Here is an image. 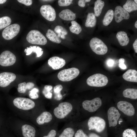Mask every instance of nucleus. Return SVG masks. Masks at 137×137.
<instances>
[{
    "instance_id": "obj_1",
    "label": "nucleus",
    "mask_w": 137,
    "mask_h": 137,
    "mask_svg": "<svg viewBox=\"0 0 137 137\" xmlns=\"http://www.w3.org/2000/svg\"><path fill=\"white\" fill-rule=\"evenodd\" d=\"M73 108V106L71 103L67 102H62L54 109V114L56 118L63 119L71 112Z\"/></svg>"
},
{
    "instance_id": "obj_2",
    "label": "nucleus",
    "mask_w": 137,
    "mask_h": 137,
    "mask_svg": "<svg viewBox=\"0 0 137 137\" xmlns=\"http://www.w3.org/2000/svg\"><path fill=\"white\" fill-rule=\"evenodd\" d=\"M27 41L32 44L44 45L47 43V40L40 31L37 30H32L28 33L26 37Z\"/></svg>"
},
{
    "instance_id": "obj_3",
    "label": "nucleus",
    "mask_w": 137,
    "mask_h": 137,
    "mask_svg": "<svg viewBox=\"0 0 137 137\" xmlns=\"http://www.w3.org/2000/svg\"><path fill=\"white\" fill-rule=\"evenodd\" d=\"M108 82L107 76L100 73L94 74L87 79V83L89 85L94 87H100L106 85Z\"/></svg>"
},
{
    "instance_id": "obj_4",
    "label": "nucleus",
    "mask_w": 137,
    "mask_h": 137,
    "mask_svg": "<svg viewBox=\"0 0 137 137\" xmlns=\"http://www.w3.org/2000/svg\"><path fill=\"white\" fill-rule=\"evenodd\" d=\"M79 73L80 71L78 69L72 67L60 71L58 74L57 77L61 81H68L76 78Z\"/></svg>"
},
{
    "instance_id": "obj_5",
    "label": "nucleus",
    "mask_w": 137,
    "mask_h": 137,
    "mask_svg": "<svg viewBox=\"0 0 137 137\" xmlns=\"http://www.w3.org/2000/svg\"><path fill=\"white\" fill-rule=\"evenodd\" d=\"M89 44L92 51L97 54L104 55L108 51V47L101 40L97 38H92Z\"/></svg>"
},
{
    "instance_id": "obj_6",
    "label": "nucleus",
    "mask_w": 137,
    "mask_h": 137,
    "mask_svg": "<svg viewBox=\"0 0 137 137\" xmlns=\"http://www.w3.org/2000/svg\"><path fill=\"white\" fill-rule=\"evenodd\" d=\"M88 124L89 130H94L97 132H100L105 129L106 124L105 121L102 118L95 116L89 118Z\"/></svg>"
},
{
    "instance_id": "obj_7",
    "label": "nucleus",
    "mask_w": 137,
    "mask_h": 137,
    "mask_svg": "<svg viewBox=\"0 0 137 137\" xmlns=\"http://www.w3.org/2000/svg\"><path fill=\"white\" fill-rule=\"evenodd\" d=\"M13 103L18 108L24 110L32 109L35 106V103L33 100L24 97H18L15 98Z\"/></svg>"
},
{
    "instance_id": "obj_8",
    "label": "nucleus",
    "mask_w": 137,
    "mask_h": 137,
    "mask_svg": "<svg viewBox=\"0 0 137 137\" xmlns=\"http://www.w3.org/2000/svg\"><path fill=\"white\" fill-rule=\"evenodd\" d=\"M20 25L17 24H14L6 27L2 32L3 38L6 40H10L16 36L19 32Z\"/></svg>"
},
{
    "instance_id": "obj_9",
    "label": "nucleus",
    "mask_w": 137,
    "mask_h": 137,
    "mask_svg": "<svg viewBox=\"0 0 137 137\" xmlns=\"http://www.w3.org/2000/svg\"><path fill=\"white\" fill-rule=\"evenodd\" d=\"M16 60L15 56L8 50L3 52L0 55V65L2 66L12 65L15 63Z\"/></svg>"
},
{
    "instance_id": "obj_10",
    "label": "nucleus",
    "mask_w": 137,
    "mask_h": 137,
    "mask_svg": "<svg viewBox=\"0 0 137 137\" xmlns=\"http://www.w3.org/2000/svg\"><path fill=\"white\" fill-rule=\"evenodd\" d=\"M101 105V100L98 97L95 98L91 100H85L82 103V106L84 109L90 112L96 111Z\"/></svg>"
},
{
    "instance_id": "obj_11",
    "label": "nucleus",
    "mask_w": 137,
    "mask_h": 137,
    "mask_svg": "<svg viewBox=\"0 0 137 137\" xmlns=\"http://www.w3.org/2000/svg\"><path fill=\"white\" fill-rule=\"evenodd\" d=\"M40 12L43 16L48 21H53L56 19L55 11L50 5H45L42 6L40 8Z\"/></svg>"
},
{
    "instance_id": "obj_12",
    "label": "nucleus",
    "mask_w": 137,
    "mask_h": 137,
    "mask_svg": "<svg viewBox=\"0 0 137 137\" xmlns=\"http://www.w3.org/2000/svg\"><path fill=\"white\" fill-rule=\"evenodd\" d=\"M108 118L109 127H114L117 124L121 114L114 107H110L107 112Z\"/></svg>"
},
{
    "instance_id": "obj_13",
    "label": "nucleus",
    "mask_w": 137,
    "mask_h": 137,
    "mask_svg": "<svg viewBox=\"0 0 137 137\" xmlns=\"http://www.w3.org/2000/svg\"><path fill=\"white\" fill-rule=\"evenodd\" d=\"M117 106L119 110L128 116H132L135 113V110L132 105L126 101H121L118 102Z\"/></svg>"
},
{
    "instance_id": "obj_14",
    "label": "nucleus",
    "mask_w": 137,
    "mask_h": 137,
    "mask_svg": "<svg viewBox=\"0 0 137 137\" xmlns=\"http://www.w3.org/2000/svg\"><path fill=\"white\" fill-rule=\"evenodd\" d=\"M15 74L12 73L4 72L0 74V87H5L9 85L10 83L15 79Z\"/></svg>"
},
{
    "instance_id": "obj_15",
    "label": "nucleus",
    "mask_w": 137,
    "mask_h": 137,
    "mask_svg": "<svg viewBox=\"0 0 137 137\" xmlns=\"http://www.w3.org/2000/svg\"><path fill=\"white\" fill-rule=\"evenodd\" d=\"M114 13L115 21L118 23L124 19H128L130 17L128 12L119 6L116 7Z\"/></svg>"
},
{
    "instance_id": "obj_16",
    "label": "nucleus",
    "mask_w": 137,
    "mask_h": 137,
    "mask_svg": "<svg viewBox=\"0 0 137 137\" xmlns=\"http://www.w3.org/2000/svg\"><path fill=\"white\" fill-rule=\"evenodd\" d=\"M65 60L57 56L50 58L48 60V64L53 69L58 70L63 67L65 64Z\"/></svg>"
},
{
    "instance_id": "obj_17",
    "label": "nucleus",
    "mask_w": 137,
    "mask_h": 137,
    "mask_svg": "<svg viewBox=\"0 0 137 137\" xmlns=\"http://www.w3.org/2000/svg\"><path fill=\"white\" fill-rule=\"evenodd\" d=\"M52 118V115L48 111H44L37 117L36 122L38 125H41L45 123H49Z\"/></svg>"
},
{
    "instance_id": "obj_18",
    "label": "nucleus",
    "mask_w": 137,
    "mask_h": 137,
    "mask_svg": "<svg viewBox=\"0 0 137 137\" xmlns=\"http://www.w3.org/2000/svg\"><path fill=\"white\" fill-rule=\"evenodd\" d=\"M59 16L62 20L66 21H73L76 18L75 13L69 9L62 10L59 13Z\"/></svg>"
},
{
    "instance_id": "obj_19",
    "label": "nucleus",
    "mask_w": 137,
    "mask_h": 137,
    "mask_svg": "<svg viewBox=\"0 0 137 137\" xmlns=\"http://www.w3.org/2000/svg\"><path fill=\"white\" fill-rule=\"evenodd\" d=\"M123 77L127 81L137 82V71L135 70H128L123 74Z\"/></svg>"
},
{
    "instance_id": "obj_20",
    "label": "nucleus",
    "mask_w": 137,
    "mask_h": 137,
    "mask_svg": "<svg viewBox=\"0 0 137 137\" xmlns=\"http://www.w3.org/2000/svg\"><path fill=\"white\" fill-rule=\"evenodd\" d=\"M22 134L24 137H35L36 135V130L32 126L24 124L22 127Z\"/></svg>"
},
{
    "instance_id": "obj_21",
    "label": "nucleus",
    "mask_w": 137,
    "mask_h": 137,
    "mask_svg": "<svg viewBox=\"0 0 137 137\" xmlns=\"http://www.w3.org/2000/svg\"><path fill=\"white\" fill-rule=\"evenodd\" d=\"M116 37L120 44L122 46L127 45L129 42V39L127 33L123 31L118 32Z\"/></svg>"
},
{
    "instance_id": "obj_22",
    "label": "nucleus",
    "mask_w": 137,
    "mask_h": 137,
    "mask_svg": "<svg viewBox=\"0 0 137 137\" xmlns=\"http://www.w3.org/2000/svg\"><path fill=\"white\" fill-rule=\"evenodd\" d=\"M96 22V18L94 14L93 13H88L85 24V27H94L95 26Z\"/></svg>"
},
{
    "instance_id": "obj_23",
    "label": "nucleus",
    "mask_w": 137,
    "mask_h": 137,
    "mask_svg": "<svg viewBox=\"0 0 137 137\" xmlns=\"http://www.w3.org/2000/svg\"><path fill=\"white\" fill-rule=\"evenodd\" d=\"M24 51L26 53V55H30L32 52H35L38 57L41 56L43 53V51L40 47L35 46H30L29 47H27L25 49Z\"/></svg>"
},
{
    "instance_id": "obj_24",
    "label": "nucleus",
    "mask_w": 137,
    "mask_h": 137,
    "mask_svg": "<svg viewBox=\"0 0 137 137\" xmlns=\"http://www.w3.org/2000/svg\"><path fill=\"white\" fill-rule=\"evenodd\" d=\"M34 85V83L32 82H28L26 83V82H23L18 84V91L20 93H24L27 90L32 89Z\"/></svg>"
},
{
    "instance_id": "obj_25",
    "label": "nucleus",
    "mask_w": 137,
    "mask_h": 137,
    "mask_svg": "<svg viewBox=\"0 0 137 137\" xmlns=\"http://www.w3.org/2000/svg\"><path fill=\"white\" fill-rule=\"evenodd\" d=\"M125 97L132 99L137 98V89L133 88H128L124 90L123 93Z\"/></svg>"
},
{
    "instance_id": "obj_26",
    "label": "nucleus",
    "mask_w": 137,
    "mask_h": 137,
    "mask_svg": "<svg viewBox=\"0 0 137 137\" xmlns=\"http://www.w3.org/2000/svg\"><path fill=\"white\" fill-rule=\"evenodd\" d=\"M123 7L128 12H130L137 10V4L133 0H127Z\"/></svg>"
},
{
    "instance_id": "obj_27",
    "label": "nucleus",
    "mask_w": 137,
    "mask_h": 137,
    "mask_svg": "<svg viewBox=\"0 0 137 137\" xmlns=\"http://www.w3.org/2000/svg\"><path fill=\"white\" fill-rule=\"evenodd\" d=\"M104 5V2L101 0H97L95 2L94 10L95 16H99Z\"/></svg>"
},
{
    "instance_id": "obj_28",
    "label": "nucleus",
    "mask_w": 137,
    "mask_h": 137,
    "mask_svg": "<svg viewBox=\"0 0 137 137\" xmlns=\"http://www.w3.org/2000/svg\"><path fill=\"white\" fill-rule=\"evenodd\" d=\"M47 38L51 41L57 43H60L61 40L56 34L52 30H48L46 33Z\"/></svg>"
},
{
    "instance_id": "obj_29",
    "label": "nucleus",
    "mask_w": 137,
    "mask_h": 137,
    "mask_svg": "<svg viewBox=\"0 0 137 137\" xmlns=\"http://www.w3.org/2000/svg\"><path fill=\"white\" fill-rule=\"evenodd\" d=\"M114 15V11L112 9H110L107 12L103 20V24L104 25L107 26L111 22L113 18Z\"/></svg>"
},
{
    "instance_id": "obj_30",
    "label": "nucleus",
    "mask_w": 137,
    "mask_h": 137,
    "mask_svg": "<svg viewBox=\"0 0 137 137\" xmlns=\"http://www.w3.org/2000/svg\"><path fill=\"white\" fill-rule=\"evenodd\" d=\"M72 25L69 27L70 31L72 33L78 34L82 31V28L80 25L76 22L72 21L71 22Z\"/></svg>"
},
{
    "instance_id": "obj_31",
    "label": "nucleus",
    "mask_w": 137,
    "mask_h": 137,
    "mask_svg": "<svg viewBox=\"0 0 137 137\" xmlns=\"http://www.w3.org/2000/svg\"><path fill=\"white\" fill-rule=\"evenodd\" d=\"M54 31L58 34V36L62 39L65 38V36L67 35L68 32L66 29L61 26L57 25L54 29Z\"/></svg>"
},
{
    "instance_id": "obj_32",
    "label": "nucleus",
    "mask_w": 137,
    "mask_h": 137,
    "mask_svg": "<svg viewBox=\"0 0 137 137\" xmlns=\"http://www.w3.org/2000/svg\"><path fill=\"white\" fill-rule=\"evenodd\" d=\"M75 133L74 130L73 128L68 127L64 130L59 137H73Z\"/></svg>"
},
{
    "instance_id": "obj_33",
    "label": "nucleus",
    "mask_w": 137,
    "mask_h": 137,
    "mask_svg": "<svg viewBox=\"0 0 137 137\" xmlns=\"http://www.w3.org/2000/svg\"><path fill=\"white\" fill-rule=\"evenodd\" d=\"M11 22V19L9 17L4 16L0 18V30L9 26Z\"/></svg>"
},
{
    "instance_id": "obj_34",
    "label": "nucleus",
    "mask_w": 137,
    "mask_h": 137,
    "mask_svg": "<svg viewBox=\"0 0 137 137\" xmlns=\"http://www.w3.org/2000/svg\"><path fill=\"white\" fill-rule=\"evenodd\" d=\"M123 137H136V134L135 131L131 129H127L123 131Z\"/></svg>"
},
{
    "instance_id": "obj_35",
    "label": "nucleus",
    "mask_w": 137,
    "mask_h": 137,
    "mask_svg": "<svg viewBox=\"0 0 137 137\" xmlns=\"http://www.w3.org/2000/svg\"><path fill=\"white\" fill-rule=\"evenodd\" d=\"M39 91V90L37 88H35L31 90L30 92L29 96L30 98L32 99L38 98L39 96L37 92Z\"/></svg>"
},
{
    "instance_id": "obj_36",
    "label": "nucleus",
    "mask_w": 137,
    "mask_h": 137,
    "mask_svg": "<svg viewBox=\"0 0 137 137\" xmlns=\"http://www.w3.org/2000/svg\"><path fill=\"white\" fill-rule=\"evenodd\" d=\"M73 1L72 0H59L58 3L60 6H67L70 5Z\"/></svg>"
},
{
    "instance_id": "obj_37",
    "label": "nucleus",
    "mask_w": 137,
    "mask_h": 137,
    "mask_svg": "<svg viewBox=\"0 0 137 137\" xmlns=\"http://www.w3.org/2000/svg\"><path fill=\"white\" fill-rule=\"evenodd\" d=\"M74 137H89L81 129L78 130L74 134Z\"/></svg>"
},
{
    "instance_id": "obj_38",
    "label": "nucleus",
    "mask_w": 137,
    "mask_h": 137,
    "mask_svg": "<svg viewBox=\"0 0 137 137\" xmlns=\"http://www.w3.org/2000/svg\"><path fill=\"white\" fill-rule=\"evenodd\" d=\"M52 89L53 87L52 85H45L42 91L43 94L44 96L48 93L51 92Z\"/></svg>"
},
{
    "instance_id": "obj_39",
    "label": "nucleus",
    "mask_w": 137,
    "mask_h": 137,
    "mask_svg": "<svg viewBox=\"0 0 137 137\" xmlns=\"http://www.w3.org/2000/svg\"><path fill=\"white\" fill-rule=\"evenodd\" d=\"M62 86L58 84L55 86L54 89V91L55 95L61 94V91L63 89Z\"/></svg>"
},
{
    "instance_id": "obj_40",
    "label": "nucleus",
    "mask_w": 137,
    "mask_h": 137,
    "mask_svg": "<svg viewBox=\"0 0 137 137\" xmlns=\"http://www.w3.org/2000/svg\"><path fill=\"white\" fill-rule=\"evenodd\" d=\"M125 59L123 58H120L118 60L119 66L122 69L124 70L127 68V67L124 64Z\"/></svg>"
},
{
    "instance_id": "obj_41",
    "label": "nucleus",
    "mask_w": 137,
    "mask_h": 137,
    "mask_svg": "<svg viewBox=\"0 0 137 137\" xmlns=\"http://www.w3.org/2000/svg\"><path fill=\"white\" fill-rule=\"evenodd\" d=\"M17 1L27 6H30L32 4V1L31 0H18Z\"/></svg>"
},
{
    "instance_id": "obj_42",
    "label": "nucleus",
    "mask_w": 137,
    "mask_h": 137,
    "mask_svg": "<svg viewBox=\"0 0 137 137\" xmlns=\"http://www.w3.org/2000/svg\"><path fill=\"white\" fill-rule=\"evenodd\" d=\"M57 132L55 129H52L49 132L47 135L44 136L43 137H55Z\"/></svg>"
},
{
    "instance_id": "obj_43",
    "label": "nucleus",
    "mask_w": 137,
    "mask_h": 137,
    "mask_svg": "<svg viewBox=\"0 0 137 137\" xmlns=\"http://www.w3.org/2000/svg\"><path fill=\"white\" fill-rule=\"evenodd\" d=\"M90 1V0H79L78 1V4L79 6L84 7L85 6V3L89 2Z\"/></svg>"
},
{
    "instance_id": "obj_44",
    "label": "nucleus",
    "mask_w": 137,
    "mask_h": 137,
    "mask_svg": "<svg viewBox=\"0 0 137 137\" xmlns=\"http://www.w3.org/2000/svg\"><path fill=\"white\" fill-rule=\"evenodd\" d=\"M107 64L109 67H113L115 64V62L114 60L111 59H109L107 61Z\"/></svg>"
},
{
    "instance_id": "obj_45",
    "label": "nucleus",
    "mask_w": 137,
    "mask_h": 137,
    "mask_svg": "<svg viewBox=\"0 0 137 137\" xmlns=\"http://www.w3.org/2000/svg\"><path fill=\"white\" fill-rule=\"evenodd\" d=\"M133 47L135 52L137 53V39H136L133 44Z\"/></svg>"
},
{
    "instance_id": "obj_46",
    "label": "nucleus",
    "mask_w": 137,
    "mask_h": 137,
    "mask_svg": "<svg viewBox=\"0 0 137 137\" xmlns=\"http://www.w3.org/2000/svg\"><path fill=\"white\" fill-rule=\"evenodd\" d=\"M52 93L51 92H49L44 95L45 97L48 99H50L52 96Z\"/></svg>"
},
{
    "instance_id": "obj_47",
    "label": "nucleus",
    "mask_w": 137,
    "mask_h": 137,
    "mask_svg": "<svg viewBox=\"0 0 137 137\" xmlns=\"http://www.w3.org/2000/svg\"><path fill=\"white\" fill-rule=\"evenodd\" d=\"M89 137H100L97 134L94 133H90L89 136Z\"/></svg>"
},
{
    "instance_id": "obj_48",
    "label": "nucleus",
    "mask_w": 137,
    "mask_h": 137,
    "mask_svg": "<svg viewBox=\"0 0 137 137\" xmlns=\"http://www.w3.org/2000/svg\"><path fill=\"white\" fill-rule=\"evenodd\" d=\"M6 0H0V4H2L5 3L6 1Z\"/></svg>"
},
{
    "instance_id": "obj_49",
    "label": "nucleus",
    "mask_w": 137,
    "mask_h": 137,
    "mask_svg": "<svg viewBox=\"0 0 137 137\" xmlns=\"http://www.w3.org/2000/svg\"><path fill=\"white\" fill-rule=\"evenodd\" d=\"M134 25H135V27L136 28H137V21L135 22Z\"/></svg>"
},
{
    "instance_id": "obj_50",
    "label": "nucleus",
    "mask_w": 137,
    "mask_h": 137,
    "mask_svg": "<svg viewBox=\"0 0 137 137\" xmlns=\"http://www.w3.org/2000/svg\"><path fill=\"white\" fill-rule=\"evenodd\" d=\"M42 1H44V2H48L52 1H52V0H42Z\"/></svg>"
},
{
    "instance_id": "obj_51",
    "label": "nucleus",
    "mask_w": 137,
    "mask_h": 137,
    "mask_svg": "<svg viewBox=\"0 0 137 137\" xmlns=\"http://www.w3.org/2000/svg\"><path fill=\"white\" fill-rule=\"evenodd\" d=\"M134 1L135 2L136 4H137V0H134Z\"/></svg>"
}]
</instances>
